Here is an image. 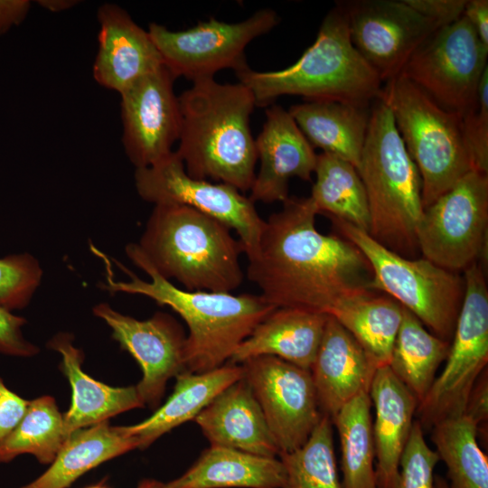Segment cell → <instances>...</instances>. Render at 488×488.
I'll use <instances>...</instances> for the list:
<instances>
[{
	"mask_svg": "<svg viewBox=\"0 0 488 488\" xmlns=\"http://www.w3.org/2000/svg\"><path fill=\"white\" fill-rule=\"evenodd\" d=\"M310 197H288L267 221L247 276L277 308L327 314L343 298L373 290L370 265L348 239L321 233Z\"/></svg>",
	"mask_w": 488,
	"mask_h": 488,
	"instance_id": "1",
	"label": "cell"
},
{
	"mask_svg": "<svg viewBox=\"0 0 488 488\" xmlns=\"http://www.w3.org/2000/svg\"><path fill=\"white\" fill-rule=\"evenodd\" d=\"M181 130L178 148L188 175L249 191L258 160L250 116L256 107L243 84L214 78L193 81L178 96Z\"/></svg>",
	"mask_w": 488,
	"mask_h": 488,
	"instance_id": "2",
	"label": "cell"
},
{
	"mask_svg": "<svg viewBox=\"0 0 488 488\" xmlns=\"http://www.w3.org/2000/svg\"><path fill=\"white\" fill-rule=\"evenodd\" d=\"M126 254L151 281L140 279L117 262L129 280L116 281L110 274L103 288L111 294L145 296L159 305L169 306L183 319L189 330L183 371L202 373L227 363L255 327L277 308L260 295L188 291L177 287L159 276L139 256L132 243L127 245Z\"/></svg>",
	"mask_w": 488,
	"mask_h": 488,
	"instance_id": "3",
	"label": "cell"
},
{
	"mask_svg": "<svg viewBox=\"0 0 488 488\" xmlns=\"http://www.w3.org/2000/svg\"><path fill=\"white\" fill-rule=\"evenodd\" d=\"M132 245L159 276L185 290L231 293L243 282L240 240L224 223L188 206L155 205Z\"/></svg>",
	"mask_w": 488,
	"mask_h": 488,
	"instance_id": "4",
	"label": "cell"
},
{
	"mask_svg": "<svg viewBox=\"0 0 488 488\" xmlns=\"http://www.w3.org/2000/svg\"><path fill=\"white\" fill-rule=\"evenodd\" d=\"M235 74L259 107L273 104L281 96L296 95L306 101L333 100L368 108L382 89L379 76L352 45L337 5L324 18L314 43L294 64L271 71L248 66Z\"/></svg>",
	"mask_w": 488,
	"mask_h": 488,
	"instance_id": "5",
	"label": "cell"
},
{
	"mask_svg": "<svg viewBox=\"0 0 488 488\" xmlns=\"http://www.w3.org/2000/svg\"><path fill=\"white\" fill-rule=\"evenodd\" d=\"M357 171L368 199V233L405 258L418 255L417 230L422 217L418 170L396 127L389 108L375 100Z\"/></svg>",
	"mask_w": 488,
	"mask_h": 488,
	"instance_id": "6",
	"label": "cell"
},
{
	"mask_svg": "<svg viewBox=\"0 0 488 488\" xmlns=\"http://www.w3.org/2000/svg\"><path fill=\"white\" fill-rule=\"evenodd\" d=\"M380 99L389 108L418 170L425 209L474 170L462 117L439 106L401 76L386 82Z\"/></svg>",
	"mask_w": 488,
	"mask_h": 488,
	"instance_id": "7",
	"label": "cell"
},
{
	"mask_svg": "<svg viewBox=\"0 0 488 488\" xmlns=\"http://www.w3.org/2000/svg\"><path fill=\"white\" fill-rule=\"evenodd\" d=\"M339 234L367 259L373 290L386 293L412 313L428 331L451 343L465 295V278L425 258H409L385 248L369 233L331 219Z\"/></svg>",
	"mask_w": 488,
	"mask_h": 488,
	"instance_id": "8",
	"label": "cell"
},
{
	"mask_svg": "<svg viewBox=\"0 0 488 488\" xmlns=\"http://www.w3.org/2000/svg\"><path fill=\"white\" fill-rule=\"evenodd\" d=\"M465 295L446 365L418 405V421L430 428L465 414L469 395L488 362V288L482 267L464 271Z\"/></svg>",
	"mask_w": 488,
	"mask_h": 488,
	"instance_id": "9",
	"label": "cell"
},
{
	"mask_svg": "<svg viewBox=\"0 0 488 488\" xmlns=\"http://www.w3.org/2000/svg\"><path fill=\"white\" fill-rule=\"evenodd\" d=\"M487 225L488 174L471 170L424 209L418 251L440 267L465 271L484 253Z\"/></svg>",
	"mask_w": 488,
	"mask_h": 488,
	"instance_id": "10",
	"label": "cell"
},
{
	"mask_svg": "<svg viewBox=\"0 0 488 488\" xmlns=\"http://www.w3.org/2000/svg\"><path fill=\"white\" fill-rule=\"evenodd\" d=\"M279 17L268 8L256 11L238 23L211 18L187 30L172 31L151 23V36L163 65L175 78L196 81L214 78L221 70L235 72L248 67L245 49L256 38L269 33Z\"/></svg>",
	"mask_w": 488,
	"mask_h": 488,
	"instance_id": "11",
	"label": "cell"
},
{
	"mask_svg": "<svg viewBox=\"0 0 488 488\" xmlns=\"http://www.w3.org/2000/svg\"><path fill=\"white\" fill-rule=\"evenodd\" d=\"M488 49L463 16L436 30L412 54L399 76L445 109L463 117L474 106L487 67Z\"/></svg>",
	"mask_w": 488,
	"mask_h": 488,
	"instance_id": "12",
	"label": "cell"
},
{
	"mask_svg": "<svg viewBox=\"0 0 488 488\" xmlns=\"http://www.w3.org/2000/svg\"><path fill=\"white\" fill-rule=\"evenodd\" d=\"M134 179L144 201L184 205L209 215L237 232L248 258L256 253L265 220L255 203L233 186L191 177L175 151L150 166L136 169Z\"/></svg>",
	"mask_w": 488,
	"mask_h": 488,
	"instance_id": "13",
	"label": "cell"
},
{
	"mask_svg": "<svg viewBox=\"0 0 488 488\" xmlns=\"http://www.w3.org/2000/svg\"><path fill=\"white\" fill-rule=\"evenodd\" d=\"M343 11L351 42L380 80L398 77L437 25L404 0H351Z\"/></svg>",
	"mask_w": 488,
	"mask_h": 488,
	"instance_id": "14",
	"label": "cell"
},
{
	"mask_svg": "<svg viewBox=\"0 0 488 488\" xmlns=\"http://www.w3.org/2000/svg\"><path fill=\"white\" fill-rule=\"evenodd\" d=\"M241 366L279 454L301 447L323 416L311 371L267 355Z\"/></svg>",
	"mask_w": 488,
	"mask_h": 488,
	"instance_id": "15",
	"label": "cell"
},
{
	"mask_svg": "<svg viewBox=\"0 0 488 488\" xmlns=\"http://www.w3.org/2000/svg\"><path fill=\"white\" fill-rule=\"evenodd\" d=\"M175 80L163 65L120 94L122 144L136 169L164 158L178 142L181 110Z\"/></svg>",
	"mask_w": 488,
	"mask_h": 488,
	"instance_id": "16",
	"label": "cell"
},
{
	"mask_svg": "<svg viewBox=\"0 0 488 488\" xmlns=\"http://www.w3.org/2000/svg\"><path fill=\"white\" fill-rule=\"evenodd\" d=\"M93 313L107 323L112 338L138 362L143 376L136 387L144 405L155 408L167 381L183 371L186 336L183 327L168 314L158 312L140 321L106 303L97 305Z\"/></svg>",
	"mask_w": 488,
	"mask_h": 488,
	"instance_id": "17",
	"label": "cell"
},
{
	"mask_svg": "<svg viewBox=\"0 0 488 488\" xmlns=\"http://www.w3.org/2000/svg\"><path fill=\"white\" fill-rule=\"evenodd\" d=\"M260 168L249 197L254 203L285 202L292 177L311 181L317 155L288 110L271 104L266 120L255 139Z\"/></svg>",
	"mask_w": 488,
	"mask_h": 488,
	"instance_id": "18",
	"label": "cell"
},
{
	"mask_svg": "<svg viewBox=\"0 0 488 488\" xmlns=\"http://www.w3.org/2000/svg\"><path fill=\"white\" fill-rule=\"evenodd\" d=\"M98 51L93 77L102 87L119 95L163 66L161 56L148 32L140 27L121 6L101 5Z\"/></svg>",
	"mask_w": 488,
	"mask_h": 488,
	"instance_id": "19",
	"label": "cell"
},
{
	"mask_svg": "<svg viewBox=\"0 0 488 488\" xmlns=\"http://www.w3.org/2000/svg\"><path fill=\"white\" fill-rule=\"evenodd\" d=\"M377 369L354 337L328 315L310 369L321 412L332 420L356 396L369 393Z\"/></svg>",
	"mask_w": 488,
	"mask_h": 488,
	"instance_id": "20",
	"label": "cell"
},
{
	"mask_svg": "<svg viewBox=\"0 0 488 488\" xmlns=\"http://www.w3.org/2000/svg\"><path fill=\"white\" fill-rule=\"evenodd\" d=\"M210 446L277 457L262 409L242 378L221 391L194 419Z\"/></svg>",
	"mask_w": 488,
	"mask_h": 488,
	"instance_id": "21",
	"label": "cell"
},
{
	"mask_svg": "<svg viewBox=\"0 0 488 488\" xmlns=\"http://www.w3.org/2000/svg\"><path fill=\"white\" fill-rule=\"evenodd\" d=\"M369 395L375 408L372 431L378 488H396L399 464L408 439L418 400L388 365L379 367Z\"/></svg>",
	"mask_w": 488,
	"mask_h": 488,
	"instance_id": "22",
	"label": "cell"
},
{
	"mask_svg": "<svg viewBox=\"0 0 488 488\" xmlns=\"http://www.w3.org/2000/svg\"><path fill=\"white\" fill-rule=\"evenodd\" d=\"M328 315L296 308H276L237 348L228 362L275 356L309 370L319 348Z\"/></svg>",
	"mask_w": 488,
	"mask_h": 488,
	"instance_id": "23",
	"label": "cell"
},
{
	"mask_svg": "<svg viewBox=\"0 0 488 488\" xmlns=\"http://www.w3.org/2000/svg\"><path fill=\"white\" fill-rule=\"evenodd\" d=\"M48 346L61 355L60 369L71 387V404L63 415L67 437L78 429L145 406L136 386L111 387L86 374L81 369L83 353L73 346L70 334H57Z\"/></svg>",
	"mask_w": 488,
	"mask_h": 488,
	"instance_id": "24",
	"label": "cell"
},
{
	"mask_svg": "<svg viewBox=\"0 0 488 488\" xmlns=\"http://www.w3.org/2000/svg\"><path fill=\"white\" fill-rule=\"evenodd\" d=\"M243 376L241 364L230 362L202 373L181 372L164 405L144 421L124 427L137 439L138 448L145 449L174 427L194 420L221 391Z\"/></svg>",
	"mask_w": 488,
	"mask_h": 488,
	"instance_id": "25",
	"label": "cell"
},
{
	"mask_svg": "<svg viewBox=\"0 0 488 488\" xmlns=\"http://www.w3.org/2000/svg\"><path fill=\"white\" fill-rule=\"evenodd\" d=\"M286 470L279 457L234 448L204 449L197 460L167 488H283Z\"/></svg>",
	"mask_w": 488,
	"mask_h": 488,
	"instance_id": "26",
	"label": "cell"
},
{
	"mask_svg": "<svg viewBox=\"0 0 488 488\" xmlns=\"http://www.w3.org/2000/svg\"><path fill=\"white\" fill-rule=\"evenodd\" d=\"M288 111L313 147L358 168L370 120L368 108L319 100L294 105Z\"/></svg>",
	"mask_w": 488,
	"mask_h": 488,
	"instance_id": "27",
	"label": "cell"
},
{
	"mask_svg": "<svg viewBox=\"0 0 488 488\" xmlns=\"http://www.w3.org/2000/svg\"><path fill=\"white\" fill-rule=\"evenodd\" d=\"M138 448V441L124 427L108 421L80 428L68 436L49 468L19 488H69L100 464Z\"/></svg>",
	"mask_w": 488,
	"mask_h": 488,
	"instance_id": "28",
	"label": "cell"
},
{
	"mask_svg": "<svg viewBox=\"0 0 488 488\" xmlns=\"http://www.w3.org/2000/svg\"><path fill=\"white\" fill-rule=\"evenodd\" d=\"M328 315L354 337L378 368L389 365L402 318L400 304L370 290L339 301Z\"/></svg>",
	"mask_w": 488,
	"mask_h": 488,
	"instance_id": "29",
	"label": "cell"
},
{
	"mask_svg": "<svg viewBox=\"0 0 488 488\" xmlns=\"http://www.w3.org/2000/svg\"><path fill=\"white\" fill-rule=\"evenodd\" d=\"M450 343L427 330L402 306V318L389 367L418 400L431 388L441 362L446 359Z\"/></svg>",
	"mask_w": 488,
	"mask_h": 488,
	"instance_id": "30",
	"label": "cell"
},
{
	"mask_svg": "<svg viewBox=\"0 0 488 488\" xmlns=\"http://www.w3.org/2000/svg\"><path fill=\"white\" fill-rule=\"evenodd\" d=\"M314 174L315 182L309 197L318 214L345 221L368 232V199L356 167L322 152L317 155Z\"/></svg>",
	"mask_w": 488,
	"mask_h": 488,
	"instance_id": "31",
	"label": "cell"
},
{
	"mask_svg": "<svg viewBox=\"0 0 488 488\" xmlns=\"http://www.w3.org/2000/svg\"><path fill=\"white\" fill-rule=\"evenodd\" d=\"M371 405L369 393L362 392L332 419L340 440L343 488H378Z\"/></svg>",
	"mask_w": 488,
	"mask_h": 488,
	"instance_id": "32",
	"label": "cell"
},
{
	"mask_svg": "<svg viewBox=\"0 0 488 488\" xmlns=\"http://www.w3.org/2000/svg\"><path fill=\"white\" fill-rule=\"evenodd\" d=\"M478 429L465 415L431 427V440L447 468L449 488H488V458L479 446Z\"/></svg>",
	"mask_w": 488,
	"mask_h": 488,
	"instance_id": "33",
	"label": "cell"
},
{
	"mask_svg": "<svg viewBox=\"0 0 488 488\" xmlns=\"http://www.w3.org/2000/svg\"><path fill=\"white\" fill-rule=\"evenodd\" d=\"M66 438L63 415L55 399L51 396L37 398L29 401L20 423L0 441V464L30 454L41 464L51 465Z\"/></svg>",
	"mask_w": 488,
	"mask_h": 488,
	"instance_id": "34",
	"label": "cell"
},
{
	"mask_svg": "<svg viewBox=\"0 0 488 488\" xmlns=\"http://www.w3.org/2000/svg\"><path fill=\"white\" fill-rule=\"evenodd\" d=\"M333 427L330 417L323 414L301 447L279 454L286 470L283 488H343L337 471Z\"/></svg>",
	"mask_w": 488,
	"mask_h": 488,
	"instance_id": "35",
	"label": "cell"
},
{
	"mask_svg": "<svg viewBox=\"0 0 488 488\" xmlns=\"http://www.w3.org/2000/svg\"><path fill=\"white\" fill-rule=\"evenodd\" d=\"M42 270L28 253L0 258V306L11 312L24 308L39 286Z\"/></svg>",
	"mask_w": 488,
	"mask_h": 488,
	"instance_id": "36",
	"label": "cell"
},
{
	"mask_svg": "<svg viewBox=\"0 0 488 488\" xmlns=\"http://www.w3.org/2000/svg\"><path fill=\"white\" fill-rule=\"evenodd\" d=\"M439 460L427 444L422 426L414 420L399 459L396 488H435L434 470Z\"/></svg>",
	"mask_w": 488,
	"mask_h": 488,
	"instance_id": "37",
	"label": "cell"
},
{
	"mask_svg": "<svg viewBox=\"0 0 488 488\" xmlns=\"http://www.w3.org/2000/svg\"><path fill=\"white\" fill-rule=\"evenodd\" d=\"M462 122L474 170L488 174V68L481 79L476 102Z\"/></svg>",
	"mask_w": 488,
	"mask_h": 488,
	"instance_id": "38",
	"label": "cell"
},
{
	"mask_svg": "<svg viewBox=\"0 0 488 488\" xmlns=\"http://www.w3.org/2000/svg\"><path fill=\"white\" fill-rule=\"evenodd\" d=\"M26 320L16 316L0 306V353L28 357L38 352V348L29 343L22 333Z\"/></svg>",
	"mask_w": 488,
	"mask_h": 488,
	"instance_id": "39",
	"label": "cell"
},
{
	"mask_svg": "<svg viewBox=\"0 0 488 488\" xmlns=\"http://www.w3.org/2000/svg\"><path fill=\"white\" fill-rule=\"evenodd\" d=\"M438 28L449 25L463 17L466 0H404Z\"/></svg>",
	"mask_w": 488,
	"mask_h": 488,
	"instance_id": "40",
	"label": "cell"
},
{
	"mask_svg": "<svg viewBox=\"0 0 488 488\" xmlns=\"http://www.w3.org/2000/svg\"><path fill=\"white\" fill-rule=\"evenodd\" d=\"M28 404V400L9 389L0 378V441L20 423Z\"/></svg>",
	"mask_w": 488,
	"mask_h": 488,
	"instance_id": "41",
	"label": "cell"
},
{
	"mask_svg": "<svg viewBox=\"0 0 488 488\" xmlns=\"http://www.w3.org/2000/svg\"><path fill=\"white\" fill-rule=\"evenodd\" d=\"M479 427L488 418L487 369L479 376L467 400L465 414Z\"/></svg>",
	"mask_w": 488,
	"mask_h": 488,
	"instance_id": "42",
	"label": "cell"
},
{
	"mask_svg": "<svg viewBox=\"0 0 488 488\" xmlns=\"http://www.w3.org/2000/svg\"><path fill=\"white\" fill-rule=\"evenodd\" d=\"M463 16L469 22L484 48L488 49V1L466 0Z\"/></svg>",
	"mask_w": 488,
	"mask_h": 488,
	"instance_id": "43",
	"label": "cell"
},
{
	"mask_svg": "<svg viewBox=\"0 0 488 488\" xmlns=\"http://www.w3.org/2000/svg\"><path fill=\"white\" fill-rule=\"evenodd\" d=\"M31 8L29 0H0V35L20 25Z\"/></svg>",
	"mask_w": 488,
	"mask_h": 488,
	"instance_id": "44",
	"label": "cell"
},
{
	"mask_svg": "<svg viewBox=\"0 0 488 488\" xmlns=\"http://www.w3.org/2000/svg\"><path fill=\"white\" fill-rule=\"evenodd\" d=\"M39 6L52 12L60 13L69 10L77 5L80 1L77 0H39L37 1Z\"/></svg>",
	"mask_w": 488,
	"mask_h": 488,
	"instance_id": "45",
	"label": "cell"
},
{
	"mask_svg": "<svg viewBox=\"0 0 488 488\" xmlns=\"http://www.w3.org/2000/svg\"><path fill=\"white\" fill-rule=\"evenodd\" d=\"M136 488H167L166 483L152 478L143 479Z\"/></svg>",
	"mask_w": 488,
	"mask_h": 488,
	"instance_id": "46",
	"label": "cell"
},
{
	"mask_svg": "<svg viewBox=\"0 0 488 488\" xmlns=\"http://www.w3.org/2000/svg\"><path fill=\"white\" fill-rule=\"evenodd\" d=\"M435 488H449L448 483L440 475L435 476Z\"/></svg>",
	"mask_w": 488,
	"mask_h": 488,
	"instance_id": "47",
	"label": "cell"
},
{
	"mask_svg": "<svg viewBox=\"0 0 488 488\" xmlns=\"http://www.w3.org/2000/svg\"><path fill=\"white\" fill-rule=\"evenodd\" d=\"M86 488H110L104 483H99L90 486H88Z\"/></svg>",
	"mask_w": 488,
	"mask_h": 488,
	"instance_id": "48",
	"label": "cell"
}]
</instances>
